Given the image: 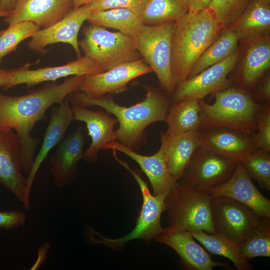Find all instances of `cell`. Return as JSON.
<instances>
[{
	"mask_svg": "<svg viewBox=\"0 0 270 270\" xmlns=\"http://www.w3.org/2000/svg\"><path fill=\"white\" fill-rule=\"evenodd\" d=\"M84 76H72L60 84L48 83L22 96H10L0 92V132L16 131L24 173H29L40 141L31 134L35 124L46 120V113L50 106L59 104L68 96L78 91Z\"/></svg>",
	"mask_w": 270,
	"mask_h": 270,
	"instance_id": "1",
	"label": "cell"
},
{
	"mask_svg": "<svg viewBox=\"0 0 270 270\" xmlns=\"http://www.w3.org/2000/svg\"><path fill=\"white\" fill-rule=\"evenodd\" d=\"M146 89L144 100L129 107L118 104L111 96L90 98L82 92H74L68 97L72 106H96L114 114L120 123L116 130L117 139L136 152L146 142V128L154 122L165 121L170 105L164 92L150 86H146Z\"/></svg>",
	"mask_w": 270,
	"mask_h": 270,
	"instance_id": "2",
	"label": "cell"
},
{
	"mask_svg": "<svg viewBox=\"0 0 270 270\" xmlns=\"http://www.w3.org/2000/svg\"><path fill=\"white\" fill-rule=\"evenodd\" d=\"M224 28L209 10L188 12L174 22L171 68L176 86L187 78L194 62Z\"/></svg>",
	"mask_w": 270,
	"mask_h": 270,
	"instance_id": "3",
	"label": "cell"
},
{
	"mask_svg": "<svg viewBox=\"0 0 270 270\" xmlns=\"http://www.w3.org/2000/svg\"><path fill=\"white\" fill-rule=\"evenodd\" d=\"M212 104L200 100L199 129L226 128L253 135L257 130V115L262 104L250 92L239 86H228L215 94Z\"/></svg>",
	"mask_w": 270,
	"mask_h": 270,
	"instance_id": "4",
	"label": "cell"
},
{
	"mask_svg": "<svg viewBox=\"0 0 270 270\" xmlns=\"http://www.w3.org/2000/svg\"><path fill=\"white\" fill-rule=\"evenodd\" d=\"M211 196L178 181L166 194L168 227L216 234L212 218Z\"/></svg>",
	"mask_w": 270,
	"mask_h": 270,
	"instance_id": "5",
	"label": "cell"
},
{
	"mask_svg": "<svg viewBox=\"0 0 270 270\" xmlns=\"http://www.w3.org/2000/svg\"><path fill=\"white\" fill-rule=\"evenodd\" d=\"M83 34L84 38L78 42L80 50L104 72L140 58L136 38L132 36L92 24L84 28Z\"/></svg>",
	"mask_w": 270,
	"mask_h": 270,
	"instance_id": "6",
	"label": "cell"
},
{
	"mask_svg": "<svg viewBox=\"0 0 270 270\" xmlns=\"http://www.w3.org/2000/svg\"><path fill=\"white\" fill-rule=\"evenodd\" d=\"M114 158L132 175L138 182L142 196V209L135 227L127 235L118 238H110L94 232L100 238L98 239L92 235L90 237L94 242L119 250L129 241L136 239L150 240L164 230V228L161 225L160 217L166 210V195L152 194L146 183L140 176L139 170L131 169L128 164L117 155H115Z\"/></svg>",
	"mask_w": 270,
	"mask_h": 270,
	"instance_id": "7",
	"label": "cell"
},
{
	"mask_svg": "<svg viewBox=\"0 0 270 270\" xmlns=\"http://www.w3.org/2000/svg\"><path fill=\"white\" fill-rule=\"evenodd\" d=\"M174 22L145 25L136 37V48L155 72L162 90L174 92L176 86L171 68L172 40Z\"/></svg>",
	"mask_w": 270,
	"mask_h": 270,
	"instance_id": "8",
	"label": "cell"
},
{
	"mask_svg": "<svg viewBox=\"0 0 270 270\" xmlns=\"http://www.w3.org/2000/svg\"><path fill=\"white\" fill-rule=\"evenodd\" d=\"M238 160L202 146L198 147L178 181L206 193L227 182L233 175Z\"/></svg>",
	"mask_w": 270,
	"mask_h": 270,
	"instance_id": "9",
	"label": "cell"
},
{
	"mask_svg": "<svg viewBox=\"0 0 270 270\" xmlns=\"http://www.w3.org/2000/svg\"><path fill=\"white\" fill-rule=\"evenodd\" d=\"M210 208L216 234L238 244L261 218L249 206L229 197L211 196Z\"/></svg>",
	"mask_w": 270,
	"mask_h": 270,
	"instance_id": "10",
	"label": "cell"
},
{
	"mask_svg": "<svg viewBox=\"0 0 270 270\" xmlns=\"http://www.w3.org/2000/svg\"><path fill=\"white\" fill-rule=\"evenodd\" d=\"M240 56V50H236L224 60L182 81L176 86L170 103L188 98L202 100L209 94L228 86L231 80L228 76L235 67Z\"/></svg>",
	"mask_w": 270,
	"mask_h": 270,
	"instance_id": "11",
	"label": "cell"
},
{
	"mask_svg": "<svg viewBox=\"0 0 270 270\" xmlns=\"http://www.w3.org/2000/svg\"><path fill=\"white\" fill-rule=\"evenodd\" d=\"M21 170L18 136L12 130L0 132V183L20 200L24 209L29 210L31 189Z\"/></svg>",
	"mask_w": 270,
	"mask_h": 270,
	"instance_id": "12",
	"label": "cell"
},
{
	"mask_svg": "<svg viewBox=\"0 0 270 270\" xmlns=\"http://www.w3.org/2000/svg\"><path fill=\"white\" fill-rule=\"evenodd\" d=\"M144 58L118 65L102 72L84 76L79 90L90 98H98L106 94H118L128 90L130 82L152 72Z\"/></svg>",
	"mask_w": 270,
	"mask_h": 270,
	"instance_id": "13",
	"label": "cell"
},
{
	"mask_svg": "<svg viewBox=\"0 0 270 270\" xmlns=\"http://www.w3.org/2000/svg\"><path fill=\"white\" fill-rule=\"evenodd\" d=\"M194 240L190 231L168 226L154 238L177 253L184 270H212L216 266L232 270L226 263L214 261L207 251Z\"/></svg>",
	"mask_w": 270,
	"mask_h": 270,
	"instance_id": "14",
	"label": "cell"
},
{
	"mask_svg": "<svg viewBox=\"0 0 270 270\" xmlns=\"http://www.w3.org/2000/svg\"><path fill=\"white\" fill-rule=\"evenodd\" d=\"M92 10L89 4L73 8L62 20L52 26L40 30L28 44V48L42 52L49 44L63 42L73 48L78 58L81 57L78 34Z\"/></svg>",
	"mask_w": 270,
	"mask_h": 270,
	"instance_id": "15",
	"label": "cell"
},
{
	"mask_svg": "<svg viewBox=\"0 0 270 270\" xmlns=\"http://www.w3.org/2000/svg\"><path fill=\"white\" fill-rule=\"evenodd\" d=\"M73 8L71 0H16L4 20L8 25L30 22L44 29L60 21Z\"/></svg>",
	"mask_w": 270,
	"mask_h": 270,
	"instance_id": "16",
	"label": "cell"
},
{
	"mask_svg": "<svg viewBox=\"0 0 270 270\" xmlns=\"http://www.w3.org/2000/svg\"><path fill=\"white\" fill-rule=\"evenodd\" d=\"M11 71L12 74L11 88L20 84H26L30 87L69 76H88L104 72L95 61L85 56L64 65L36 70H30L25 66Z\"/></svg>",
	"mask_w": 270,
	"mask_h": 270,
	"instance_id": "17",
	"label": "cell"
},
{
	"mask_svg": "<svg viewBox=\"0 0 270 270\" xmlns=\"http://www.w3.org/2000/svg\"><path fill=\"white\" fill-rule=\"evenodd\" d=\"M252 180L239 161L227 182L211 188L206 193L229 197L249 206L260 217L270 218V200L260 192Z\"/></svg>",
	"mask_w": 270,
	"mask_h": 270,
	"instance_id": "18",
	"label": "cell"
},
{
	"mask_svg": "<svg viewBox=\"0 0 270 270\" xmlns=\"http://www.w3.org/2000/svg\"><path fill=\"white\" fill-rule=\"evenodd\" d=\"M72 108L74 120L86 124L92 139L90 146L84 151L83 159L94 162L98 160V152L104 150L106 144L117 140L114 127L118 120L104 112L93 111L80 106H72Z\"/></svg>",
	"mask_w": 270,
	"mask_h": 270,
	"instance_id": "19",
	"label": "cell"
},
{
	"mask_svg": "<svg viewBox=\"0 0 270 270\" xmlns=\"http://www.w3.org/2000/svg\"><path fill=\"white\" fill-rule=\"evenodd\" d=\"M114 150L124 154L134 160L148 177L152 184L153 195H166L176 184L166 162L164 147L151 156L138 154L118 142L106 145L104 150Z\"/></svg>",
	"mask_w": 270,
	"mask_h": 270,
	"instance_id": "20",
	"label": "cell"
},
{
	"mask_svg": "<svg viewBox=\"0 0 270 270\" xmlns=\"http://www.w3.org/2000/svg\"><path fill=\"white\" fill-rule=\"evenodd\" d=\"M84 136L81 126L60 142L50 160V173L56 186L63 188L74 178L77 166L84 158Z\"/></svg>",
	"mask_w": 270,
	"mask_h": 270,
	"instance_id": "21",
	"label": "cell"
},
{
	"mask_svg": "<svg viewBox=\"0 0 270 270\" xmlns=\"http://www.w3.org/2000/svg\"><path fill=\"white\" fill-rule=\"evenodd\" d=\"M200 146L236 160L256 148L252 135L226 128L199 129Z\"/></svg>",
	"mask_w": 270,
	"mask_h": 270,
	"instance_id": "22",
	"label": "cell"
},
{
	"mask_svg": "<svg viewBox=\"0 0 270 270\" xmlns=\"http://www.w3.org/2000/svg\"><path fill=\"white\" fill-rule=\"evenodd\" d=\"M246 46L239 72V87L250 92L267 74L270 67L268 35L244 42Z\"/></svg>",
	"mask_w": 270,
	"mask_h": 270,
	"instance_id": "23",
	"label": "cell"
},
{
	"mask_svg": "<svg viewBox=\"0 0 270 270\" xmlns=\"http://www.w3.org/2000/svg\"><path fill=\"white\" fill-rule=\"evenodd\" d=\"M68 96L58 106L52 108L50 118L44 136L41 148L34 160L27 177L31 189L36 174L49 152L61 142L72 122L74 120L72 108Z\"/></svg>",
	"mask_w": 270,
	"mask_h": 270,
	"instance_id": "24",
	"label": "cell"
},
{
	"mask_svg": "<svg viewBox=\"0 0 270 270\" xmlns=\"http://www.w3.org/2000/svg\"><path fill=\"white\" fill-rule=\"evenodd\" d=\"M169 171L178 182L196 150L200 146L198 130L168 135L161 134Z\"/></svg>",
	"mask_w": 270,
	"mask_h": 270,
	"instance_id": "25",
	"label": "cell"
},
{
	"mask_svg": "<svg viewBox=\"0 0 270 270\" xmlns=\"http://www.w3.org/2000/svg\"><path fill=\"white\" fill-rule=\"evenodd\" d=\"M244 42L268 36L270 30V4L252 0L238 18L230 26Z\"/></svg>",
	"mask_w": 270,
	"mask_h": 270,
	"instance_id": "26",
	"label": "cell"
},
{
	"mask_svg": "<svg viewBox=\"0 0 270 270\" xmlns=\"http://www.w3.org/2000/svg\"><path fill=\"white\" fill-rule=\"evenodd\" d=\"M240 39L238 33L234 28L224 27L216 40L194 62L186 78L228 58L237 50Z\"/></svg>",
	"mask_w": 270,
	"mask_h": 270,
	"instance_id": "27",
	"label": "cell"
},
{
	"mask_svg": "<svg viewBox=\"0 0 270 270\" xmlns=\"http://www.w3.org/2000/svg\"><path fill=\"white\" fill-rule=\"evenodd\" d=\"M200 100L188 98L171 104L165 120L168 130L164 133L172 135L198 130L201 110Z\"/></svg>",
	"mask_w": 270,
	"mask_h": 270,
	"instance_id": "28",
	"label": "cell"
},
{
	"mask_svg": "<svg viewBox=\"0 0 270 270\" xmlns=\"http://www.w3.org/2000/svg\"><path fill=\"white\" fill-rule=\"evenodd\" d=\"M87 20L92 24L116 29L134 38L145 26L140 16L126 8L93 10Z\"/></svg>",
	"mask_w": 270,
	"mask_h": 270,
	"instance_id": "29",
	"label": "cell"
},
{
	"mask_svg": "<svg viewBox=\"0 0 270 270\" xmlns=\"http://www.w3.org/2000/svg\"><path fill=\"white\" fill-rule=\"evenodd\" d=\"M194 238L210 253L230 260L238 270H252V267L242 254L238 244L230 242L218 234H210L201 230L190 231Z\"/></svg>",
	"mask_w": 270,
	"mask_h": 270,
	"instance_id": "30",
	"label": "cell"
},
{
	"mask_svg": "<svg viewBox=\"0 0 270 270\" xmlns=\"http://www.w3.org/2000/svg\"><path fill=\"white\" fill-rule=\"evenodd\" d=\"M188 12L183 0H147L140 17L146 26L176 22Z\"/></svg>",
	"mask_w": 270,
	"mask_h": 270,
	"instance_id": "31",
	"label": "cell"
},
{
	"mask_svg": "<svg viewBox=\"0 0 270 270\" xmlns=\"http://www.w3.org/2000/svg\"><path fill=\"white\" fill-rule=\"evenodd\" d=\"M242 255L248 260L260 256H270V218H261L238 244Z\"/></svg>",
	"mask_w": 270,
	"mask_h": 270,
	"instance_id": "32",
	"label": "cell"
},
{
	"mask_svg": "<svg viewBox=\"0 0 270 270\" xmlns=\"http://www.w3.org/2000/svg\"><path fill=\"white\" fill-rule=\"evenodd\" d=\"M252 180L263 189L270 190V152L256 148L240 160Z\"/></svg>",
	"mask_w": 270,
	"mask_h": 270,
	"instance_id": "33",
	"label": "cell"
},
{
	"mask_svg": "<svg viewBox=\"0 0 270 270\" xmlns=\"http://www.w3.org/2000/svg\"><path fill=\"white\" fill-rule=\"evenodd\" d=\"M40 30L36 24L28 21L9 24L6 29L0 32V56L2 58L15 50L20 42L33 37Z\"/></svg>",
	"mask_w": 270,
	"mask_h": 270,
	"instance_id": "34",
	"label": "cell"
},
{
	"mask_svg": "<svg viewBox=\"0 0 270 270\" xmlns=\"http://www.w3.org/2000/svg\"><path fill=\"white\" fill-rule=\"evenodd\" d=\"M252 0H212L209 10L224 28L240 16Z\"/></svg>",
	"mask_w": 270,
	"mask_h": 270,
	"instance_id": "35",
	"label": "cell"
},
{
	"mask_svg": "<svg viewBox=\"0 0 270 270\" xmlns=\"http://www.w3.org/2000/svg\"><path fill=\"white\" fill-rule=\"evenodd\" d=\"M252 135L256 148L270 152V106L264 103L257 115V130Z\"/></svg>",
	"mask_w": 270,
	"mask_h": 270,
	"instance_id": "36",
	"label": "cell"
},
{
	"mask_svg": "<svg viewBox=\"0 0 270 270\" xmlns=\"http://www.w3.org/2000/svg\"><path fill=\"white\" fill-rule=\"evenodd\" d=\"M146 1L147 0H93L88 4L92 11L126 8L140 16Z\"/></svg>",
	"mask_w": 270,
	"mask_h": 270,
	"instance_id": "37",
	"label": "cell"
},
{
	"mask_svg": "<svg viewBox=\"0 0 270 270\" xmlns=\"http://www.w3.org/2000/svg\"><path fill=\"white\" fill-rule=\"evenodd\" d=\"M26 216L18 210L0 211V228L10 230L23 225L26 220Z\"/></svg>",
	"mask_w": 270,
	"mask_h": 270,
	"instance_id": "38",
	"label": "cell"
},
{
	"mask_svg": "<svg viewBox=\"0 0 270 270\" xmlns=\"http://www.w3.org/2000/svg\"><path fill=\"white\" fill-rule=\"evenodd\" d=\"M258 86L256 89L253 94H252L254 100L266 104L270 102V74H266L260 80Z\"/></svg>",
	"mask_w": 270,
	"mask_h": 270,
	"instance_id": "39",
	"label": "cell"
},
{
	"mask_svg": "<svg viewBox=\"0 0 270 270\" xmlns=\"http://www.w3.org/2000/svg\"><path fill=\"white\" fill-rule=\"evenodd\" d=\"M212 0H183L188 12H196L208 10Z\"/></svg>",
	"mask_w": 270,
	"mask_h": 270,
	"instance_id": "40",
	"label": "cell"
},
{
	"mask_svg": "<svg viewBox=\"0 0 270 270\" xmlns=\"http://www.w3.org/2000/svg\"><path fill=\"white\" fill-rule=\"evenodd\" d=\"M12 74L10 70L0 68V87L7 90L11 88Z\"/></svg>",
	"mask_w": 270,
	"mask_h": 270,
	"instance_id": "41",
	"label": "cell"
},
{
	"mask_svg": "<svg viewBox=\"0 0 270 270\" xmlns=\"http://www.w3.org/2000/svg\"><path fill=\"white\" fill-rule=\"evenodd\" d=\"M14 5V0H0V10L10 12Z\"/></svg>",
	"mask_w": 270,
	"mask_h": 270,
	"instance_id": "42",
	"label": "cell"
},
{
	"mask_svg": "<svg viewBox=\"0 0 270 270\" xmlns=\"http://www.w3.org/2000/svg\"><path fill=\"white\" fill-rule=\"evenodd\" d=\"M74 8L80 7L86 4H89L93 0H71Z\"/></svg>",
	"mask_w": 270,
	"mask_h": 270,
	"instance_id": "43",
	"label": "cell"
},
{
	"mask_svg": "<svg viewBox=\"0 0 270 270\" xmlns=\"http://www.w3.org/2000/svg\"><path fill=\"white\" fill-rule=\"evenodd\" d=\"M10 12H4L0 10V18L5 17L8 16Z\"/></svg>",
	"mask_w": 270,
	"mask_h": 270,
	"instance_id": "44",
	"label": "cell"
},
{
	"mask_svg": "<svg viewBox=\"0 0 270 270\" xmlns=\"http://www.w3.org/2000/svg\"><path fill=\"white\" fill-rule=\"evenodd\" d=\"M262 2L270 4V0H258Z\"/></svg>",
	"mask_w": 270,
	"mask_h": 270,
	"instance_id": "45",
	"label": "cell"
},
{
	"mask_svg": "<svg viewBox=\"0 0 270 270\" xmlns=\"http://www.w3.org/2000/svg\"><path fill=\"white\" fill-rule=\"evenodd\" d=\"M2 58L0 56V65L2 62Z\"/></svg>",
	"mask_w": 270,
	"mask_h": 270,
	"instance_id": "46",
	"label": "cell"
},
{
	"mask_svg": "<svg viewBox=\"0 0 270 270\" xmlns=\"http://www.w3.org/2000/svg\"><path fill=\"white\" fill-rule=\"evenodd\" d=\"M16 0H14V3H15V2L16 1Z\"/></svg>",
	"mask_w": 270,
	"mask_h": 270,
	"instance_id": "47",
	"label": "cell"
}]
</instances>
